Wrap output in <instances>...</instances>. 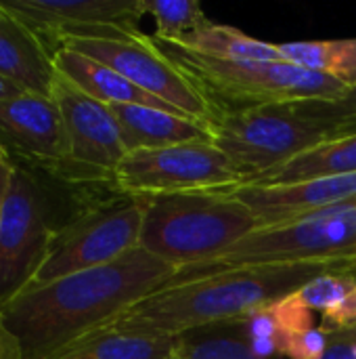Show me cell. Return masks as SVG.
<instances>
[{
	"label": "cell",
	"instance_id": "obj_1",
	"mask_svg": "<svg viewBox=\"0 0 356 359\" xmlns=\"http://www.w3.org/2000/svg\"><path fill=\"white\" fill-rule=\"evenodd\" d=\"M176 271L138 246L109 265L27 286L2 305L0 313L19 339L25 359H44L168 286Z\"/></svg>",
	"mask_w": 356,
	"mask_h": 359
},
{
	"label": "cell",
	"instance_id": "obj_2",
	"mask_svg": "<svg viewBox=\"0 0 356 359\" xmlns=\"http://www.w3.org/2000/svg\"><path fill=\"white\" fill-rule=\"evenodd\" d=\"M325 273H356V255L241 267L178 286H164L134 303L109 326L141 334L176 337L197 326L237 320L273 307Z\"/></svg>",
	"mask_w": 356,
	"mask_h": 359
},
{
	"label": "cell",
	"instance_id": "obj_3",
	"mask_svg": "<svg viewBox=\"0 0 356 359\" xmlns=\"http://www.w3.org/2000/svg\"><path fill=\"white\" fill-rule=\"evenodd\" d=\"M141 202L138 246L176 269L208 263L258 229L252 208L229 189L141 196Z\"/></svg>",
	"mask_w": 356,
	"mask_h": 359
},
{
	"label": "cell",
	"instance_id": "obj_4",
	"mask_svg": "<svg viewBox=\"0 0 356 359\" xmlns=\"http://www.w3.org/2000/svg\"><path fill=\"white\" fill-rule=\"evenodd\" d=\"M162 48L199 86L214 111L329 99L346 90L344 82L287 61L216 59L178 46Z\"/></svg>",
	"mask_w": 356,
	"mask_h": 359
},
{
	"label": "cell",
	"instance_id": "obj_5",
	"mask_svg": "<svg viewBox=\"0 0 356 359\" xmlns=\"http://www.w3.org/2000/svg\"><path fill=\"white\" fill-rule=\"evenodd\" d=\"M344 255H356V198L294 223L256 229L220 257L178 269L168 286L187 284L241 267L332 259Z\"/></svg>",
	"mask_w": 356,
	"mask_h": 359
},
{
	"label": "cell",
	"instance_id": "obj_6",
	"mask_svg": "<svg viewBox=\"0 0 356 359\" xmlns=\"http://www.w3.org/2000/svg\"><path fill=\"white\" fill-rule=\"evenodd\" d=\"M143 212L141 198L120 191L105 200L82 202L55 227L46 259L29 286L109 265L138 248Z\"/></svg>",
	"mask_w": 356,
	"mask_h": 359
},
{
	"label": "cell",
	"instance_id": "obj_7",
	"mask_svg": "<svg viewBox=\"0 0 356 359\" xmlns=\"http://www.w3.org/2000/svg\"><path fill=\"white\" fill-rule=\"evenodd\" d=\"M212 133L243 185L325 141L292 103L216 111Z\"/></svg>",
	"mask_w": 356,
	"mask_h": 359
},
{
	"label": "cell",
	"instance_id": "obj_8",
	"mask_svg": "<svg viewBox=\"0 0 356 359\" xmlns=\"http://www.w3.org/2000/svg\"><path fill=\"white\" fill-rule=\"evenodd\" d=\"M55 227L42 175L13 162L0 223V307L34 282Z\"/></svg>",
	"mask_w": 356,
	"mask_h": 359
},
{
	"label": "cell",
	"instance_id": "obj_9",
	"mask_svg": "<svg viewBox=\"0 0 356 359\" xmlns=\"http://www.w3.org/2000/svg\"><path fill=\"white\" fill-rule=\"evenodd\" d=\"M61 46L92 57L132 84L178 109L185 116L212 124L216 111L199 86L187 72L162 48V44L147 34L120 36V38H67Z\"/></svg>",
	"mask_w": 356,
	"mask_h": 359
},
{
	"label": "cell",
	"instance_id": "obj_10",
	"mask_svg": "<svg viewBox=\"0 0 356 359\" xmlns=\"http://www.w3.org/2000/svg\"><path fill=\"white\" fill-rule=\"evenodd\" d=\"M243 185L229 158L212 143H183L130 151L120 162L113 187L126 196H166L187 191H222Z\"/></svg>",
	"mask_w": 356,
	"mask_h": 359
},
{
	"label": "cell",
	"instance_id": "obj_11",
	"mask_svg": "<svg viewBox=\"0 0 356 359\" xmlns=\"http://www.w3.org/2000/svg\"><path fill=\"white\" fill-rule=\"evenodd\" d=\"M52 99L61 109L69 139V168L61 185L115 189L113 177L128 151L109 105L88 97L61 74H57Z\"/></svg>",
	"mask_w": 356,
	"mask_h": 359
},
{
	"label": "cell",
	"instance_id": "obj_12",
	"mask_svg": "<svg viewBox=\"0 0 356 359\" xmlns=\"http://www.w3.org/2000/svg\"><path fill=\"white\" fill-rule=\"evenodd\" d=\"M55 53L67 38L141 34L145 0H0Z\"/></svg>",
	"mask_w": 356,
	"mask_h": 359
},
{
	"label": "cell",
	"instance_id": "obj_13",
	"mask_svg": "<svg viewBox=\"0 0 356 359\" xmlns=\"http://www.w3.org/2000/svg\"><path fill=\"white\" fill-rule=\"evenodd\" d=\"M0 145L13 162L57 183L69 168V139L52 97L21 93L0 101Z\"/></svg>",
	"mask_w": 356,
	"mask_h": 359
},
{
	"label": "cell",
	"instance_id": "obj_14",
	"mask_svg": "<svg viewBox=\"0 0 356 359\" xmlns=\"http://www.w3.org/2000/svg\"><path fill=\"white\" fill-rule=\"evenodd\" d=\"M0 78L23 93L52 97L55 50L0 2Z\"/></svg>",
	"mask_w": 356,
	"mask_h": 359
},
{
	"label": "cell",
	"instance_id": "obj_15",
	"mask_svg": "<svg viewBox=\"0 0 356 359\" xmlns=\"http://www.w3.org/2000/svg\"><path fill=\"white\" fill-rule=\"evenodd\" d=\"M124 141L126 151L159 149L183 143L212 141V124L191 116L147 107V105H109Z\"/></svg>",
	"mask_w": 356,
	"mask_h": 359
},
{
	"label": "cell",
	"instance_id": "obj_16",
	"mask_svg": "<svg viewBox=\"0 0 356 359\" xmlns=\"http://www.w3.org/2000/svg\"><path fill=\"white\" fill-rule=\"evenodd\" d=\"M55 67H57V74L67 78L82 93H86L88 97L105 105H147V107H157V109L180 114L178 109L166 105L164 101L155 99L153 95L132 84L113 67L92 57H86L78 50L61 46L55 53Z\"/></svg>",
	"mask_w": 356,
	"mask_h": 359
},
{
	"label": "cell",
	"instance_id": "obj_17",
	"mask_svg": "<svg viewBox=\"0 0 356 359\" xmlns=\"http://www.w3.org/2000/svg\"><path fill=\"white\" fill-rule=\"evenodd\" d=\"M176 337L118 330L109 324L44 359H172Z\"/></svg>",
	"mask_w": 356,
	"mask_h": 359
},
{
	"label": "cell",
	"instance_id": "obj_18",
	"mask_svg": "<svg viewBox=\"0 0 356 359\" xmlns=\"http://www.w3.org/2000/svg\"><path fill=\"white\" fill-rule=\"evenodd\" d=\"M356 172V135L336 141H323L285 164L252 179L248 187H279L317 181L325 177H340ZM241 187V185H239Z\"/></svg>",
	"mask_w": 356,
	"mask_h": 359
},
{
	"label": "cell",
	"instance_id": "obj_19",
	"mask_svg": "<svg viewBox=\"0 0 356 359\" xmlns=\"http://www.w3.org/2000/svg\"><path fill=\"white\" fill-rule=\"evenodd\" d=\"M166 46H178V48H187V50H193L206 57H216V59L283 61L277 44L256 40L237 27L214 23L210 19H206L193 32L185 34L180 40L170 42Z\"/></svg>",
	"mask_w": 356,
	"mask_h": 359
},
{
	"label": "cell",
	"instance_id": "obj_20",
	"mask_svg": "<svg viewBox=\"0 0 356 359\" xmlns=\"http://www.w3.org/2000/svg\"><path fill=\"white\" fill-rule=\"evenodd\" d=\"M172 359H260L248 339L243 318L197 326L176 334Z\"/></svg>",
	"mask_w": 356,
	"mask_h": 359
},
{
	"label": "cell",
	"instance_id": "obj_21",
	"mask_svg": "<svg viewBox=\"0 0 356 359\" xmlns=\"http://www.w3.org/2000/svg\"><path fill=\"white\" fill-rule=\"evenodd\" d=\"M277 46L281 59L287 63L332 76L346 86L356 84V38L285 42Z\"/></svg>",
	"mask_w": 356,
	"mask_h": 359
},
{
	"label": "cell",
	"instance_id": "obj_22",
	"mask_svg": "<svg viewBox=\"0 0 356 359\" xmlns=\"http://www.w3.org/2000/svg\"><path fill=\"white\" fill-rule=\"evenodd\" d=\"M294 111L315 126L325 141L356 135V84L329 99H304L292 103Z\"/></svg>",
	"mask_w": 356,
	"mask_h": 359
},
{
	"label": "cell",
	"instance_id": "obj_23",
	"mask_svg": "<svg viewBox=\"0 0 356 359\" xmlns=\"http://www.w3.org/2000/svg\"><path fill=\"white\" fill-rule=\"evenodd\" d=\"M145 13L155 19L153 38L159 44L180 40L208 19L197 0H145Z\"/></svg>",
	"mask_w": 356,
	"mask_h": 359
},
{
	"label": "cell",
	"instance_id": "obj_24",
	"mask_svg": "<svg viewBox=\"0 0 356 359\" xmlns=\"http://www.w3.org/2000/svg\"><path fill=\"white\" fill-rule=\"evenodd\" d=\"M356 290V273H325L311 280L296 292V299L311 311H329Z\"/></svg>",
	"mask_w": 356,
	"mask_h": 359
},
{
	"label": "cell",
	"instance_id": "obj_25",
	"mask_svg": "<svg viewBox=\"0 0 356 359\" xmlns=\"http://www.w3.org/2000/svg\"><path fill=\"white\" fill-rule=\"evenodd\" d=\"M271 313L281 330V334L285 337V341H290L292 337L296 334H302V332H308L315 328V320H313V311L306 309L298 299L296 294L275 303L271 307Z\"/></svg>",
	"mask_w": 356,
	"mask_h": 359
},
{
	"label": "cell",
	"instance_id": "obj_26",
	"mask_svg": "<svg viewBox=\"0 0 356 359\" xmlns=\"http://www.w3.org/2000/svg\"><path fill=\"white\" fill-rule=\"evenodd\" d=\"M329 347V334L323 328L296 334L287 341L285 359H321Z\"/></svg>",
	"mask_w": 356,
	"mask_h": 359
},
{
	"label": "cell",
	"instance_id": "obj_27",
	"mask_svg": "<svg viewBox=\"0 0 356 359\" xmlns=\"http://www.w3.org/2000/svg\"><path fill=\"white\" fill-rule=\"evenodd\" d=\"M321 328L327 334L334 332H344V330H353L356 328V290L350 292L340 305H336L334 309L321 313Z\"/></svg>",
	"mask_w": 356,
	"mask_h": 359
},
{
	"label": "cell",
	"instance_id": "obj_28",
	"mask_svg": "<svg viewBox=\"0 0 356 359\" xmlns=\"http://www.w3.org/2000/svg\"><path fill=\"white\" fill-rule=\"evenodd\" d=\"M0 359H25L23 347L0 313Z\"/></svg>",
	"mask_w": 356,
	"mask_h": 359
},
{
	"label": "cell",
	"instance_id": "obj_29",
	"mask_svg": "<svg viewBox=\"0 0 356 359\" xmlns=\"http://www.w3.org/2000/svg\"><path fill=\"white\" fill-rule=\"evenodd\" d=\"M321 359H355V345L329 337V347Z\"/></svg>",
	"mask_w": 356,
	"mask_h": 359
},
{
	"label": "cell",
	"instance_id": "obj_30",
	"mask_svg": "<svg viewBox=\"0 0 356 359\" xmlns=\"http://www.w3.org/2000/svg\"><path fill=\"white\" fill-rule=\"evenodd\" d=\"M13 175V160L0 158V223H2V210H4V200H6V191H8V181Z\"/></svg>",
	"mask_w": 356,
	"mask_h": 359
},
{
	"label": "cell",
	"instance_id": "obj_31",
	"mask_svg": "<svg viewBox=\"0 0 356 359\" xmlns=\"http://www.w3.org/2000/svg\"><path fill=\"white\" fill-rule=\"evenodd\" d=\"M21 93H23L21 88H17V86H15V84H10L8 80L0 78V101L13 99V97H17V95H21Z\"/></svg>",
	"mask_w": 356,
	"mask_h": 359
},
{
	"label": "cell",
	"instance_id": "obj_32",
	"mask_svg": "<svg viewBox=\"0 0 356 359\" xmlns=\"http://www.w3.org/2000/svg\"><path fill=\"white\" fill-rule=\"evenodd\" d=\"M329 337H334V339H340V341H346V343H356V328L353 330H344V332H334V334H329Z\"/></svg>",
	"mask_w": 356,
	"mask_h": 359
},
{
	"label": "cell",
	"instance_id": "obj_33",
	"mask_svg": "<svg viewBox=\"0 0 356 359\" xmlns=\"http://www.w3.org/2000/svg\"><path fill=\"white\" fill-rule=\"evenodd\" d=\"M6 156H8V154H6V151H4V147L0 145V158H6Z\"/></svg>",
	"mask_w": 356,
	"mask_h": 359
},
{
	"label": "cell",
	"instance_id": "obj_34",
	"mask_svg": "<svg viewBox=\"0 0 356 359\" xmlns=\"http://www.w3.org/2000/svg\"><path fill=\"white\" fill-rule=\"evenodd\" d=\"M355 359H356V343H355Z\"/></svg>",
	"mask_w": 356,
	"mask_h": 359
}]
</instances>
